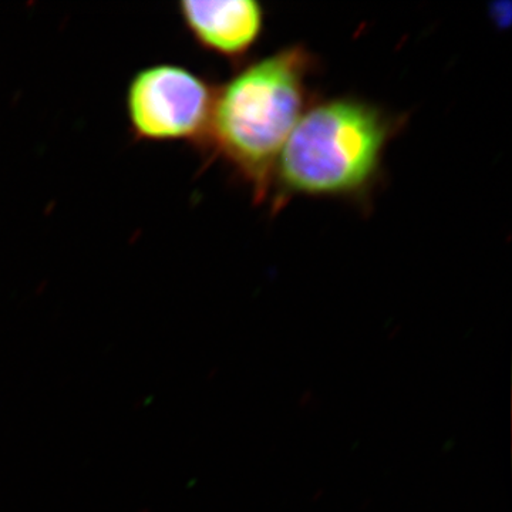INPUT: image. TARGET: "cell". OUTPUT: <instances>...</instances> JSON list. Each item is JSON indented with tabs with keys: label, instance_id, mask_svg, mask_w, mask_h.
I'll list each match as a JSON object with an SVG mask.
<instances>
[{
	"label": "cell",
	"instance_id": "cell-1",
	"mask_svg": "<svg viewBox=\"0 0 512 512\" xmlns=\"http://www.w3.org/2000/svg\"><path fill=\"white\" fill-rule=\"evenodd\" d=\"M316 57L302 45L247 64L215 90L202 146L265 201L282 148L311 104Z\"/></svg>",
	"mask_w": 512,
	"mask_h": 512
},
{
	"label": "cell",
	"instance_id": "cell-2",
	"mask_svg": "<svg viewBox=\"0 0 512 512\" xmlns=\"http://www.w3.org/2000/svg\"><path fill=\"white\" fill-rule=\"evenodd\" d=\"M400 126L397 117L355 97L311 104L276 161L272 208L295 197L365 200L379 183L384 154Z\"/></svg>",
	"mask_w": 512,
	"mask_h": 512
},
{
	"label": "cell",
	"instance_id": "cell-3",
	"mask_svg": "<svg viewBox=\"0 0 512 512\" xmlns=\"http://www.w3.org/2000/svg\"><path fill=\"white\" fill-rule=\"evenodd\" d=\"M214 97V87L200 74L180 64H153L128 84V123L137 140L202 146Z\"/></svg>",
	"mask_w": 512,
	"mask_h": 512
},
{
	"label": "cell",
	"instance_id": "cell-4",
	"mask_svg": "<svg viewBox=\"0 0 512 512\" xmlns=\"http://www.w3.org/2000/svg\"><path fill=\"white\" fill-rule=\"evenodd\" d=\"M178 10L195 42L225 59H244L264 33L265 9L255 0H184Z\"/></svg>",
	"mask_w": 512,
	"mask_h": 512
}]
</instances>
